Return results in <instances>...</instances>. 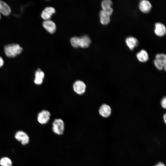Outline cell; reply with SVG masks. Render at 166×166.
Returning a JSON list of instances; mask_svg holds the SVG:
<instances>
[{
    "label": "cell",
    "instance_id": "cell-1",
    "mask_svg": "<svg viewBox=\"0 0 166 166\" xmlns=\"http://www.w3.org/2000/svg\"><path fill=\"white\" fill-rule=\"evenodd\" d=\"M70 43L74 48L81 47L86 48L89 47L90 45L91 40L88 36L85 35L81 37H73L70 39Z\"/></svg>",
    "mask_w": 166,
    "mask_h": 166
},
{
    "label": "cell",
    "instance_id": "cell-2",
    "mask_svg": "<svg viewBox=\"0 0 166 166\" xmlns=\"http://www.w3.org/2000/svg\"><path fill=\"white\" fill-rule=\"evenodd\" d=\"M4 50L7 56L13 57L21 53L23 49L18 44H12L5 45Z\"/></svg>",
    "mask_w": 166,
    "mask_h": 166
},
{
    "label": "cell",
    "instance_id": "cell-3",
    "mask_svg": "<svg viewBox=\"0 0 166 166\" xmlns=\"http://www.w3.org/2000/svg\"><path fill=\"white\" fill-rule=\"evenodd\" d=\"M153 63L156 68L159 70L166 69V55L163 53H159L155 56Z\"/></svg>",
    "mask_w": 166,
    "mask_h": 166
},
{
    "label": "cell",
    "instance_id": "cell-4",
    "mask_svg": "<svg viewBox=\"0 0 166 166\" xmlns=\"http://www.w3.org/2000/svg\"><path fill=\"white\" fill-rule=\"evenodd\" d=\"M52 130L53 132L58 135L63 134L65 128L63 121L61 119H55L52 123Z\"/></svg>",
    "mask_w": 166,
    "mask_h": 166
},
{
    "label": "cell",
    "instance_id": "cell-5",
    "mask_svg": "<svg viewBox=\"0 0 166 166\" xmlns=\"http://www.w3.org/2000/svg\"><path fill=\"white\" fill-rule=\"evenodd\" d=\"M138 7L140 10L145 14L149 13L152 8L151 3L147 0H140L138 4Z\"/></svg>",
    "mask_w": 166,
    "mask_h": 166
},
{
    "label": "cell",
    "instance_id": "cell-6",
    "mask_svg": "<svg viewBox=\"0 0 166 166\" xmlns=\"http://www.w3.org/2000/svg\"><path fill=\"white\" fill-rule=\"evenodd\" d=\"M154 33L158 37H163L166 34V28L164 25L160 22H156L154 24Z\"/></svg>",
    "mask_w": 166,
    "mask_h": 166
},
{
    "label": "cell",
    "instance_id": "cell-7",
    "mask_svg": "<svg viewBox=\"0 0 166 166\" xmlns=\"http://www.w3.org/2000/svg\"><path fill=\"white\" fill-rule=\"evenodd\" d=\"M125 42L126 45L131 51L133 50L136 48L138 47L139 45L138 40L132 36H129L126 37Z\"/></svg>",
    "mask_w": 166,
    "mask_h": 166
},
{
    "label": "cell",
    "instance_id": "cell-8",
    "mask_svg": "<svg viewBox=\"0 0 166 166\" xmlns=\"http://www.w3.org/2000/svg\"><path fill=\"white\" fill-rule=\"evenodd\" d=\"M50 115V113L49 111L46 110H42L38 114V121L41 124H45L49 120Z\"/></svg>",
    "mask_w": 166,
    "mask_h": 166
},
{
    "label": "cell",
    "instance_id": "cell-9",
    "mask_svg": "<svg viewBox=\"0 0 166 166\" xmlns=\"http://www.w3.org/2000/svg\"><path fill=\"white\" fill-rule=\"evenodd\" d=\"M73 89L77 94L81 95L85 93L86 86L82 81L77 80L75 81L73 85Z\"/></svg>",
    "mask_w": 166,
    "mask_h": 166
},
{
    "label": "cell",
    "instance_id": "cell-10",
    "mask_svg": "<svg viewBox=\"0 0 166 166\" xmlns=\"http://www.w3.org/2000/svg\"><path fill=\"white\" fill-rule=\"evenodd\" d=\"M113 2L111 0H104L101 2L102 10H103L110 16L113 12L112 8Z\"/></svg>",
    "mask_w": 166,
    "mask_h": 166
},
{
    "label": "cell",
    "instance_id": "cell-11",
    "mask_svg": "<svg viewBox=\"0 0 166 166\" xmlns=\"http://www.w3.org/2000/svg\"><path fill=\"white\" fill-rule=\"evenodd\" d=\"M15 137L17 140L20 141L23 145L27 144L29 141V137L28 135L22 131L17 132L15 135Z\"/></svg>",
    "mask_w": 166,
    "mask_h": 166
},
{
    "label": "cell",
    "instance_id": "cell-12",
    "mask_svg": "<svg viewBox=\"0 0 166 166\" xmlns=\"http://www.w3.org/2000/svg\"><path fill=\"white\" fill-rule=\"evenodd\" d=\"M99 113L100 115L103 117H108L111 114V108L108 105L103 104L100 107L99 109Z\"/></svg>",
    "mask_w": 166,
    "mask_h": 166
},
{
    "label": "cell",
    "instance_id": "cell-13",
    "mask_svg": "<svg viewBox=\"0 0 166 166\" xmlns=\"http://www.w3.org/2000/svg\"><path fill=\"white\" fill-rule=\"evenodd\" d=\"M42 25L44 28L50 34H53L56 30L55 24L50 20H45L43 22Z\"/></svg>",
    "mask_w": 166,
    "mask_h": 166
},
{
    "label": "cell",
    "instance_id": "cell-14",
    "mask_svg": "<svg viewBox=\"0 0 166 166\" xmlns=\"http://www.w3.org/2000/svg\"><path fill=\"white\" fill-rule=\"evenodd\" d=\"M55 12V9L52 7L45 8L42 11L41 16L45 20H49L52 15Z\"/></svg>",
    "mask_w": 166,
    "mask_h": 166
},
{
    "label": "cell",
    "instance_id": "cell-15",
    "mask_svg": "<svg viewBox=\"0 0 166 166\" xmlns=\"http://www.w3.org/2000/svg\"><path fill=\"white\" fill-rule=\"evenodd\" d=\"M138 61L141 63H145L148 61L149 56L147 52L144 49H141L136 54Z\"/></svg>",
    "mask_w": 166,
    "mask_h": 166
},
{
    "label": "cell",
    "instance_id": "cell-16",
    "mask_svg": "<svg viewBox=\"0 0 166 166\" xmlns=\"http://www.w3.org/2000/svg\"><path fill=\"white\" fill-rule=\"evenodd\" d=\"M110 16L101 10L99 13V18L101 23L104 25L109 24L111 21Z\"/></svg>",
    "mask_w": 166,
    "mask_h": 166
},
{
    "label": "cell",
    "instance_id": "cell-17",
    "mask_svg": "<svg viewBox=\"0 0 166 166\" xmlns=\"http://www.w3.org/2000/svg\"><path fill=\"white\" fill-rule=\"evenodd\" d=\"M11 12L10 6L6 2L0 0V19L1 13L5 16L9 15Z\"/></svg>",
    "mask_w": 166,
    "mask_h": 166
},
{
    "label": "cell",
    "instance_id": "cell-18",
    "mask_svg": "<svg viewBox=\"0 0 166 166\" xmlns=\"http://www.w3.org/2000/svg\"><path fill=\"white\" fill-rule=\"evenodd\" d=\"M45 74L40 69H38L35 73L34 83L37 85L42 84L43 81Z\"/></svg>",
    "mask_w": 166,
    "mask_h": 166
},
{
    "label": "cell",
    "instance_id": "cell-19",
    "mask_svg": "<svg viewBox=\"0 0 166 166\" xmlns=\"http://www.w3.org/2000/svg\"><path fill=\"white\" fill-rule=\"evenodd\" d=\"M0 165L2 166H12V162L9 158L4 157L0 160Z\"/></svg>",
    "mask_w": 166,
    "mask_h": 166
},
{
    "label": "cell",
    "instance_id": "cell-20",
    "mask_svg": "<svg viewBox=\"0 0 166 166\" xmlns=\"http://www.w3.org/2000/svg\"><path fill=\"white\" fill-rule=\"evenodd\" d=\"M161 107L164 109L166 108V97H163L161 100Z\"/></svg>",
    "mask_w": 166,
    "mask_h": 166
},
{
    "label": "cell",
    "instance_id": "cell-21",
    "mask_svg": "<svg viewBox=\"0 0 166 166\" xmlns=\"http://www.w3.org/2000/svg\"><path fill=\"white\" fill-rule=\"evenodd\" d=\"M154 166H165V164L162 162H159L155 164Z\"/></svg>",
    "mask_w": 166,
    "mask_h": 166
},
{
    "label": "cell",
    "instance_id": "cell-22",
    "mask_svg": "<svg viewBox=\"0 0 166 166\" xmlns=\"http://www.w3.org/2000/svg\"><path fill=\"white\" fill-rule=\"evenodd\" d=\"M4 64V61L2 58L0 56V68L3 66Z\"/></svg>",
    "mask_w": 166,
    "mask_h": 166
},
{
    "label": "cell",
    "instance_id": "cell-23",
    "mask_svg": "<svg viewBox=\"0 0 166 166\" xmlns=\"http://www.w3.org/2000/svg\"><path fill=\"white\" fill-rule=\"evenodd\" d=\"M163 120L164 123H166V114H164L163 116Z\"/></svg>",
    "mask_w": 166,
    "mask_h": 166
}]
</instances>
